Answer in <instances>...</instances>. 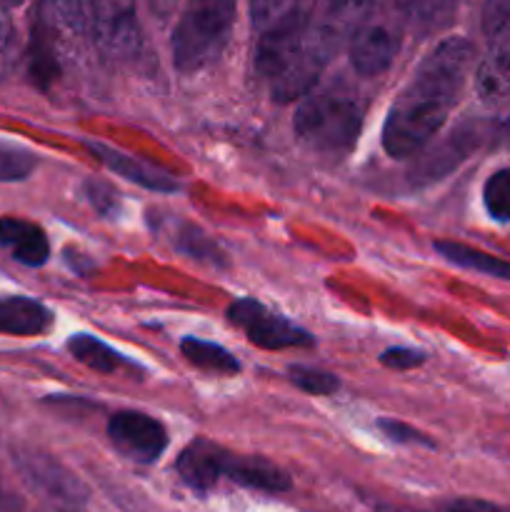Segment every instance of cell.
Here are the masks:
<instances>
[{"instance_id":"6da1fadb","label":"cell","mask_w":510,"mask_h":512,"mask_svg":"<svg viewBox=\"0 0 510 512\" xmlns=\"http://www.w3.org/2000/svg\"><path fill=\"white\" fill-rule=\"evenodd\" d=\"M473 63V45L445 38L425 55L383 123V148L390 158L408 160L423 153L455 108Z\"/></svg>"},{"instance_id":"7a4b0ae2","label":"cell","mask_w":510,"mask_h":512,"mask_svg":"<svg viewBox=\"0 0 510 512\" xmlns=\"http://www.w3.org/2000/svg\"><path fill=\"white\" fill-rule=\"evenodd\" d=\"M325 65L310 50L305 40V13L290 15L275 28L258 35L255 45V73L268 85L278 103H293L305 98L318 83Z\"/></svg>"},{"instance_id":"3957f363","label":"cell","mask_w":510,"mask_h":512,"mask_svg":"<svg viewBox=\"0 0 510 512\" xmlns=\"http://www.w3.org/2000/svg\"><path fill=\"white\" fill-rule=\"evenodd\" d=\"M365 108L355 95L320 90L300 98L293 118L295 138L315 153L343 155L358 140Z\"/></svg>"},{"instance_id":"277c9868","label":"cell","mask_w":510,"mask_h":512,"mask_svg":"<svg viewBox=\"0 0 510 512\" xmlns=\"http://www.w3.org/2000/svg\"><path fill=\"white\" fill-rule=\"evenodd\" d=\"M233 23L235 0H188L170 40L175 70L190 75L213 65L228 45Z\"/></svg>"},{"instance_id":"5b68a950","label":"cell","mask_w":510,"mask_h":512,"mask_svg":"<svg viewBox=\"0 0 510 512\" xmlns=\"http://www.w3.org/2000/svg\"><path fill=\"white\" fill-rule=\"evenodd\" d=\"M88 30L83 0H40L30 38V73L50 85L60 68L78 53Z\"/></svg>"},{"instance_id":"8992f818","label":"cell","mask_w":510,"mask_h":512,"mask_svg":"<svg viewBox=\"0 0 510 512\" xmlns=\"http://www.w3.org/2000/svg\"><path fill=\"white\" fill-rule=\"evenodd\" d=\"M370 10L373 0H315L313 10L305 15V40L315 58L328 65L350 43Z\"/></svg>"},{"instance_id":"52a82bcc","label":"cell","mask_w":510,"mask_h":512,"mask_svg":"<svg viewBox=\"0 0 510 512\" xmlns=\"http://www.w3.org/2000/svg\"><path fill=\"white\" fill-rule=\"evenodd\" d=\"M400 50V20L398 13L388 8H378L368 13L348 43L350 65L363 78L383 75L393 65Z\"/></svg>"},{"instance_id":"ba28073f","label":"cell","mask_w":510,"mask_h":512,"mask_svg":"<svg viewBox=\"0 0 510 512\" xmlns=\"http://www.w3.org/2000/svg\"><path fill=\"white\" fill-rule=\"evenodd\" d=\"M228 320L240 328L248 343L263 350H285V348H310L315 343L313 335L305 328L295 325L285 315L265 308L253 298H240L230 303Z\"/></svg>"},{"instance_id":"9c48e42d","label":"cell","mask_w":510,"mask_h":512,"mask_svg":"<svg viewBox=\"0 0 510 512\" xmlns=\"http://www.w3.org/2000/svg\"><path fill=\"white\" fill-rule=\"evenodd\" d=\"M13 458L25 483L50 503H58L60 508H80L88 500V488L48 453L18 450Z\"/></svg>"},{"instance_id":"30bf717a","label":"cell","mask_w":510,"mask_h":512,"mask_svg":"<svg viewBox=\"0 0 510 512\" xmlns=\"http://www.w3.org/2000/svg\"><path fill=\"white\" fill-rule=\"evenodd\" d=\"M90 20L95 43L108 58L125 60L140 50L135 0H90Z\"/></svg>"},{"instance_id":"8fae6325","label":"cell","mask_w":510,"mask_h":512,"mask_svg":"<svg viewBox=\"0 0 510 512\" xmlns=\"http://www.w3.org/2000/svg\"><path fill=\"white\" fill-rule=\"evenodd\" d=\"M108 438L120 455L140 465H150L168 448V430L163 423L140 410H120L110 415Z\"/></svg>"},{"instance_id":"7c38bea8","label":"cell","mask_w":510,"mask_h":512,"mask_svg":"<svg viewBox=\"0 0 510 512\" xmlns=\"http://www.w3.org/2000/svg\"><path fill=\"white\" fill-rule=\"evenodd\" d=\"M475 93L488 108L510 100V23L490 38L488 53L475 68Z\"/></svg>"},{"instance_id":"4fadbf2b","label":"cell","mask_w":510,"mask_h":512,"mask_svg":"<svg viewBox=\"0 0 510 512\" xmlns=\"http://www.w3.org/2000/svg\"><path fill=\"white\" fill-rule=\"evenodd\" d=\"M228 455L230 450H225L223 445L198 438L180 453L175 468H178L180 480L188 488L198 490V493H208V490H213L225 478Z\"/></svg>"},{"instance_id":"5bb4252c","label":"cell","mask_w":510,"mask_h":512,"mask_svg":"<svg viewBox=\"0 0 510 512\" xmlns=\"http://www.w3.org/2000/svg\"><path fill=\"white\" fill-rule=\"evenodd\" d=\"M88 148L90 153L105 165V168L113 170V173L120 175V178L130 180V183L140 185V188L153 190V193H175V190L180 188L178 180H175L173 175L163 173V170L153 168V165L123 153V150H115L103 143H88Z\"/></svg>"},{"instance_id":"9a60e30c","label":"cell","mask_w":510,"mask_h":512,"mask_svg":"<svg viewBox=\"0 0 510 512\" xmlns=\"http://www.w3.org/2000/svg\"><path fill=\"white\" fill-rule=\"evenodd\" d=\"M53 310L25 295L0 298V335L38 338L53 328Z\"/></svg>"},{"instance_id":"2e32d148","label":"cell","mask_w":510,"mask_h":512,"mask_svg":"<svg viewBox=\"0 0 510 512\" xmlns=\"http://www.w3.org/2000/svg\"><path fill=\"white\" fill-rule=\"evenodd\" d=\"M0 245L28 268H40L50 258L48 235L23 218H0Z\"/></svg>"},{"instance_id":"e0dca14e","label":"cell","mask_w":510,"mask_h":512,"mask_svg":"<svg viewBox=\"0 0 510 512\" xmlns=\"http://www.w3.org/2000/svg\"><path fill=\"white\" fill-rule=\"evenodd\" d=\"M225 478L238 483L240 488L263 490V493H285L290 490V475L270 460L258 455H228L225 463Z\"/></svg>"},{"instance_id":"ac0fdd59","label":"cell","mask_w":510,"mask_h":512,"mask_svg":"<svg viewBox=\"0 0 510 512\" xmlns=\"http://www.w3.org/2000/svg\"><path fill=\"white\" fill-rule=\"evenodd\" d=\"M160 230L168 235L170 245H173L178 253L200 260V263L205 265H213V268H225V265H228V258H225V253L220 250V245L215 243V240H210L198 225L180 218H165Z\"/></svg>"},{"instance_id":"d6986e66","label":"cell","mask_w":510,"mask_h":512,"mask_svg":"<svg viewBox=\"0 0 510 512\" xmlns=\"http://www.w3.org/2000/svg\"><path fill=\"white\" fill-rule=\"evenodd\" d=\"M433 248L440 258L458 265V268L475 270V273L490 275V278L498 280H510V260L495 258V255L485 253V250H478L465 243H455V240H435Z\"/></svg>"},{"instance_id":"ffe728a7","label":"cell","mask_w":510,"mask_h":512,"mask_svg":"<svg viewBox=\"0 0 510 512\" xmlns=\"http://www.w3.org/2000/svg\"><path fill=\"white\" fill-rule=\"evenodd\" d=\"M68 350L78 363L95 370V373L118 375L123 368H133L118 350H113L108 343H103V340H98L95 335L88 333L73 335V338L68 340Z\"/></svg>"},{"instance_id":"44dd1931","label":"cell","mask_w":510,"mask_h":512,"mask_svg":"<svg viewBox=\"0 0 510 512\" xmlns=\"http://www.w3.org/2000/svg\"><path fill=\"white\" fill-rule=\"evenodd\" d=\"M180 353L188 360L190 365H195L198 370L215 375H235L240 373V360L235 358L230 350H225L223 345L210 343V340L200 338H183L180 340Z\"/></svg>"},{"instance_id":"7402d4cb","label":"cell","mask_w":510,"mask_h":512,"mask_svg":"<svg viewBox=\"0 0 510 512\" xmlns=\"http://www.w3.org/2000/svg\"><path fill=\"white\" fill-rule=\"evenodd\" d=\"M460 0H405V13L418 35H435L450 28Z\"/></svg>"},{"instance_id":"603a6c76","label":"cell","mask_w":510,"mask_h":512,"mask_svg":"<svg viewBox=\"0 0 510 512\" xmlns=\"http://www.w3.org/2000/svg\"><path fill=\"white\" fill-rule=\"evenodd\" d=\"M35 165L38 158L33 150L0 140V183H20L33 173Z\"/></svg>"},{"instance_id":"cb8c5ba5","label":"cell","mask_w":510,"mask_h":512,"mask_svg":"<svg viewBox=\"0 0 510 512\" xmlns=\"http://www.w3.org/2000/svg\"><path fill=\"white\" fill-rule=\"evenodd\" d=\"M483 205L498 223H510V168H500L485 180Z\"/></svg>"},{"instance_id":"d4e9b609","label":"cell","mask_w":510,"mask_h":512,"mask_svg":"<svg viewBox=\"0 0 510 512\" xmlns=\"http://www.w3.org/2000/svg\"><path fill=\"white\" fill-rule=\"evenodd\" d=\"M300 0H250V20H253V28L260 33L275 28L283 20H288L290 15L298 13Z\"/></svg>"},{"instance_id":"484cf974","label":"cell","mask_w":510,"mask_h":512,"mask_svg":"<svg viewBox=\"0 0 510 512\" xmlns=\"http://www.w3.org/2000/svg\"><path fill=\"white\" fill-rule=\"evenodd\" d=\"M288 380L295 385L298 390L308 395H333L335 390L340 388V380L335 378L333 373H325V370L318 368H308V365H290L288 368Z\"/></svg>"},{"instance_id":"4316f807","label":"cell","mask_w":510,"mask_h":512,"mask_svg":"<svg viewBox=\"0 0 510 512\" xmlns=\"http://www.w3.org/2000/svg\"><path fill=\"white\" fill-rule=\"evenodd\" d=\"M378 430L390 440V443H395V445H420V448H435V443L428 438V435L420 433V430H415L413 425L400 423V420L380 418Z\"/></svg>"},{"instance_id":"83f0119b","label":"cell","mask_w":510,"mask_h":512,"mask_svg":"<svg viewBox=\"0 0 510 512\" xmlns=\"http://www.w3.org/2000/svg\"><path fill=\"white\" fill-rule=\"evenodd\" d=\"M428 360V355L423 350H415V348H403V345H395V348L383 350L380 355V365L390 370H413L418 365H423Z\"/></svg>"},{"instance_id":"f1b7e54d","label":"cell","mask_w":510,"mask_h":512,"mask_svg":"<svg viewBox=\"0 0 510 512\" xmlns=\"http://www.w3.org/2000/svg\"><path fill=\"white\" fill-rule=\"evenodd\" d=\"M85 193H88L90 205L103 215H118V193L110 185L98 183V180H88L85 183Z\"/></svg>"},{"instance_id":"f546056e","label":"cell","mask_w":510,"mask_h":512,"mask_svg":"<svg viewBox=\"0 0 510 512\" xmlns=\"http://www.w3.org/2000/svg\"><path fill=\"white\" fill-rule=\"evenodd\" d=\"M510 23V0H485L483 5V33L493 38L498 30Z\"/></svg>"},{"instance_id":"4dcf8cb0","label":"cell","mask_w":510,"mask_h":512,"mask_svg":"<svg viewBox=\"0 0 510 512\" xmlns=\"http://www.w3.org/2000/svg\"><path fill=\"white\" fill-rule=\"evenodd\" d=\"M438 512H510V508L480 498H458L453 503L443 505Z\"/></svg>"},{"instance_id":"1f68e13d","label":"cell","mask_w":510,"mask_h":512,"mask_svg":"<svg viewBox=\"0 0 510 512\" xmlns=\"http://www.w3.org/2000/svg\"><path fill=\"white\" fill-rule=\"evenodd\" d=\"M10 40V23H8V15H5L3 5H0V50L8 45Z\"/></svg>"},{"instance_id":"d6a6232c","label":"cell","mask_w":510,"mask_h":512,"mask_svg":"<svg viewBox=\"0 0 510 512\" xmlns=\"http://www.w3.org/2000/svg\"><path fill=\"white\" fill-rule=\"evenodd\" d=\"M500 140H508V143H510V118L503 123V130H500Z\"/></svg>"},{"instance_id":"836d02e7","label":"cell","mask_w":510,"mask_h":512,"mask_svg":"<svg viewBox=\"0 0 510 512\" xmlns=\"http://www.w3.org/2000/svg\"><path fill=\"white\" fill-rule=\"evenodd\" d=\"M23 3L25 0H0V5H3V8H20Z\"/></svg>"}]
</instances>
